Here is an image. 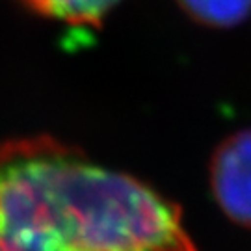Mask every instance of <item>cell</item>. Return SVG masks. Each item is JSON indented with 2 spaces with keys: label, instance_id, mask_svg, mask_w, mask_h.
Here are the masks:
<instances>
[{
  "label": "cell",
  "instance_id": "obj_4",
  "mask_svg": "<svg viewBox=\"0 0 251 251\" xmlns=\"http://www.w3.org/2000/svg\"><path fill=\"white\" fill-rule=\"evenodd\" d=\"M190 15L212 26H231L251 11V0H180Z\"/></svg>",
  "mask_w": 251,
  "mask_h": 251
},
{
  "label": "cell",
  "instance_id": "obj_3",
  "mask_svg": "<svg viewBox=\"0 0 251 251\" xmlns=\"http://www.w3.org/2000/svg\"><path fill=\"white\" fill-rule=\"evenodd\" d=\"M39 15L75 26L99 25L119 0H23Z\"/></svg>",
  "mask_w": 251,
  "mask_h": 251
},
{
  "label": "cell",
  "instance_id": "obj_1",
  "mask_svg": "<svg viewBox=\"0 0 251 251\" xmlns=\"http://www.w3.org/2000/svg\"><path fill=\"white\" fill-rule=\"evenodd\" d=\"M0 251H198L175 203L49 136L0 145Z\"/></svg>",
  "mask_w": 251,
  "mask_h": 251
},
{
  "label": "cell",
  "instance_id": "obj_2",
  "mask_svg": "<svg viewBox=\"0 0 251 251\" xmlns=\"http://www.w3.org/2000/svg\"><path fill=\"white\" fill-rule=\"evenodd\" d=\"M210 184L227 218L251 227V130L231 136L218 147L210 164Z\"/></svg>",
  "mask_w": 251,
  "mask_h": 251
}]
</instances>
